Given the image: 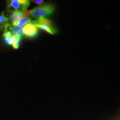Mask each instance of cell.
Returning a JSON list of instances; mask_svg holds the SVG:
<instances>
[{
    "instance_id": "obj_13",
    "label": "cell",
    "mask_w": 120,
    "mask_h": 120,
    "mask_svg": "<svg viewBox=\"0 0 120 120\" xmlns=\"http://www.w3.org/2000/svg\"><path fill=\"white\" fill-rule=\"evenodd\" d=\"M4 25H1L0 26V31H1L3 29L4 27Z\"/></svg>"
},
{
    "instance_id": "obj_10",
    "label": "cell",
    "mask_w": 120,
    "mask_h": 120,
    "mask_svg": "<svg viewBox=\"0 0 120 120\" xmlns=\"http://www.w3.org/2000/svg\"><path fill=\"white\" fill-rule=\"evenodd\" d=\"M8 20L9 18L5 16L4 12H3L0 14V24H1V25H4Z\"/></svg>"
},
{
    "instance_id": "obj_4",
    "label": "cell",
    "mask_w": 120,
    "mask_h": 120,
    "mask_svg": "<svg viewBox=\"0 0 120 120\" xmlns=\"http://www.w3.org/2000/svg\"><path fill=\"white\" fill-rule=\"evenodd\" d=\"M9 20L12 23L13 22H17L22 17L26 16V11H23L22 10H16L11 12Z\"/></svg>"
},
{
    "instance_id": "obj_11",
    "label": "cell",
    "mask_w": 120,
    "mask_h": 120,
    "mask_svg": "<svg viewBox=\"0 0 120 120\" xmlns=\"http://www.w3.org/2000/svg\"><path fill=\"white\" fill-rule=\"evenodd\" d=\"M4 43L8 45H12L13 43V39L11 38H4Z\"/></svg>"
},
{
    "instance_id": "obj_5",
    "label": "cell",
    "mask_w": 120,
    "mask_h": 120,
    "mask_svg": "<svg viewBox=\"0 0 120 120\" xmlns=\"http://www.w3.org/2000/svg\"><path fill=\"white\" fill-rule=\"evenodd\" d=\"M8 29L11 32L12 36H17L22 38L24 35L23 28L13 26L11 24H8Z\"/></svg>"
},
{
    "instance_id": "obj_8",
    "label": "cell",
    "mask_w": 120,
    "mask_h": 120,
    "mask_svg": "<svg viewBox=\"0 0 120 120\" xmlns=\"http://www.w3.org/2000/svg\"><path fill=\"white\" fill-rule=\"evenodd\" d=\"M12 38L13 39V43L12 45L13 47L16 49H18L19 47L22 38L17 36H12Z\"/></svg>"
},
{
    "instance_id": "obj_7",
    "label": "cell",
    "mask_w": 120,
    "mask_h": 120,
    "mask_svg": "<svg viewBox=\"0 0 120 120\" xmlns=\"http://www.w3.org/2000/svg\"><path fill=\"white\" fill-rule=\"evenodd\" d=\"M31 19L30 17L28 16H24L22 17L20 20L17 22H14L11 24V25L13 26H17L18 27H21L22 26H25L26 24L30 23L31 22Z\"/></svg>"
},
{
    "instance_id": "obj_1",
    "label": "cell",
    "mask_w": 120,
    "mask_h": 120,
    "mask_svg": "<svg viewBox=\"0 0 120 120\" xmlns=\"http://www.w3.org/2000/svg\"><path fill=\"white\" fill-rule=\"evenodd\" d=\"M55 7L50 3H45L40 4L34 9L26 11V15L33 18L48 17L54 12Z\"/></svg>"
},
{
    "instance_id": "obj_3",
    "label": "cell",
    "mask_w": 120,
    "mask_h": 120,
    "mask_svg": "<svg viewBox=\"0 0 120 120\" xmlns=\"http://www.w3.org/2000/svg\"><path fill=\"white\" fill-rule=\"evenodd\" d=\"M24 34L28 38H34L38 34V27L31 22L28 23L24 26L23 28Z\"/></svg>"
},
{
    "instance_id": "obj_2",
    "label": "cell",
    "mask_w": 120,
    "mask_h": 120,
    "mask_svg": "<svg viewBox=\"0 0 120 120\" xmlns=\"http://www.w3.org/2000/svg\"><path fill=\"white\" fill-rule=\"evenodd\" d=\"M31 22L34 24L37 27L49 34H55L58 32L52 22L45 17H40L35 20L31 21Z\"/></svg>"
},
{
    "instance_id": "obj_9",
    "label": "cell",
    "mask_w": 120,
    "mask_h": 120,
    "mask_svg": "<svg viewBox=\"0 0 120 120\" xmlns=\"http://www.w3.org/2000/svg\"><path fill=\"white\" fill-rule=\"evenodd\" d=\"M21 6V10L26 11L30 4V0H18Z\"/></svg>"
},
{
    "instance_id": "obj_12",
    "label": "cell",
    "mask_w": 120,
    "mask_h": 120,
    "mask_svg": "<svg viewBox=\"0 0 120 120\" xmlns=\"http://www.w3.org/2000/svg\"><path fill=\"white\" fill-rule=\"evenodd\" d=\"M32 1L37 4H41L43 3V0H32Z\"/></svg>"
},
{
    "instance_id": "obj_6",
    "label": "cell",
    "mask_w": 120,
    "mask_h": 120,
    "mask_svg": "<svg viewBox=\"0 0 120 120\" xmlns=\"http://www.w3.org/2000/svg\"><path fill=\"white\" fill-rule=\"evenodd\" d=\"M21 9V5L18 0H7V11L11 13L14 10Z\"/></svg>"
}]
</instances>
